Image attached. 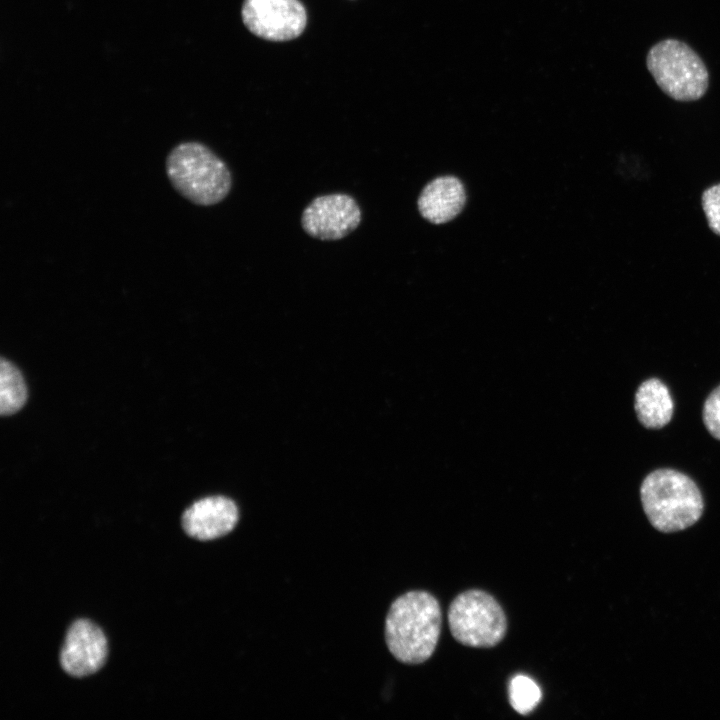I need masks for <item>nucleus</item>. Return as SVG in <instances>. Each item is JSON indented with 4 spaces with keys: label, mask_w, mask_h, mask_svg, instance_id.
<instances>
[{
    "label": "nucleus",
    "mask_w": 720,
    "mask_h": 720,
    "mask_svg": "<svg viewBox=\"0 0 720 720\" xmlns=\"http://www.w3.org/2000/svg\"><path fill=\"white\" fill-rule=\"evenodd\" d=\"M438 600L426 591H409L390 606L385 620V642L394 658L416 665L434 653L441 632Z\"/></svg>",
    "instance_id": "1"
},
{
    "label": "nucleus",
    "mask_w": 720,
    "mask_h": 720,
    "mask_svg": "<svg viewBox=\"0 0 720 720\" xmlns=\"http://www.w3.org/2000/svg\"><path fill=\"white\" fill-rule=\"evenodd\" d=\"M166 174L173 188L185 199L200 206L215 205L232 187L226 163L200 142H182L166 158Z\"/></svg>",
    "instance_id": "3"
},
{
    "label": "nucleus",
    "mask_w": 720,
    "mask_h": 720,
    "mask_svg": "<svg viewBox=\"0 0 720 720\" xmlns=\"http://www.w3.org/2000/svg\"><path fill=\"white\" fill-rule=\"evenodd\" d=\"M509 701L512 708L522 714L530 713L541 699V690L529 677L515 676L509 684Z\"/></svg>",
    "instance_id": "13"
},
{
    "label": "nucleus",
    "mask_w": 720,
    "mask_h": 720,
    "mask_svg": "<svg viewBox=\"0 0 720 720\" xmlns=\"http://www.w3.org/2000/svg\"><path fill=\"white\" fill-rule=\"evenodd\" d=\"M702 207L710 229L720 236V183L703 192Z\"/></svg>",
    "instance_id": "14"
},
{
    "label": "nucleus",
    "mask_w": 720,
    "mask_h": 720,
    "mask_svg": "<svg viewBox=\"0 0 720 720\" xmlns=\"http://www.w3.org/2000/svg\"><path fill=\"white\" fill-rule=\"evenodd\" d=\"M466 194L462 182L454 176H439L422 189L417 207L421 216L433 224L454 219L463 209Z\"/></svg>",
    "instance_id": "10"
},
{
    "label": "nucleus",
    "mask_w": 720,
    "mask_h": 720,
    "mask_svg": "<svg viewBox=\"0 0 720 720\" xmlns=\"http://www.w3.org/2000/svg\"><path fill=\"white\" fill-rule=\"evenodd\" d=\"M635 411L640 423L659 429L672 418L673 401L667 386L657 378L644 381L635 393Z\"/></svg>",
    "instance_id": "11"
},
{
    "label": "nucleus",
    "mask_w": 720,
    "mask_h": 720,
    "mask_svg": "<svg viewBox=\"0 0 720 720\" xmlns=\"http://www.w3.org/2000/svg\"><path fill=\"white\" fill-rule=\"evenodd\" d=\"M239 520L236 503L225 496H208L195 501L181 517L184 532L197 540L209 541L230 533Z\"/></svg>",
    "instance_id": "9"
},
{
    "label": "nucleus",
    "mask_w": 720,
    "mask_h": 720,
    "mask_svg": "<svg viewBox=\"0 0 720 720\" xmlns=\"http://www.w3.org/2000/svg\"><path fill=\"white\" fill-rule=\"evenodd\" d=\"M27 399L22 374L10 361L0 360V414L9 416L19 411Z\"/></svg>",
    "instance_id": "12"
},
{
    "label": "nucleus",
    "mask_w": 720,
    "mask_h": 720,
    "mask_svg": "<svg viewBox=\"0 0 720 720\" xmlns=\"http://www.w3.org/2000/svg\"><path fill=\"white\" fill-rule=\"evenodd\" d=\"M703 422L708 432L720 440V385L709 394L704 403Z\"/></svg>",
    "instance_id": "15"
},
{
    "label": "nucleus",
    "mask_w": 720,
    "mask_h": 720,
    "mask_svg": "<svg viewBox=\"0 0 720 720\" xmlns=\"http://www.w3.org/2000/svg\"><path fill=\"white\" fill-rule=\"evenodd\" d=\"M646 64L657 85L672 99L695 101L707 91V68L684 42L666 39L657 43L649 50Z\"/></svg>",
    "instance_id": "4"
},
{
    "label": "nucleus",
    "mask_w": 720,
    "mask_h": 720,
    "mask_svg": "<svg viewBox=\"0 0 720 720\" xmlns=\"http://www.w3.org/2000/svg\"><path fill=\"white\" fill-rule=\"evenodd\" d=\"M448 623L457 642L475 648L496 646L507 631L501 605L492 595L477 589L454 598L448 610Z\"/></svg>",
    "instance_id": "5"
},
{
    "label": "nucleus",
    "mask_w": 720,
    "mask_h": 720,
    "mask_svg": "<svg viewBox=\"0 0 720 720\" xmlns=\"http://www.w3.org/2000/svg\"><path fill=\"white\" fill-rule=\"evenodd\" d=\"M361 209L356 200L344 193L321 195L304 209L301 225L311 237L339 240L353 232L361 222Z\"/></svg>",
    "instance_id": "7"
},
{
    "label": "nucleus",
    "mask_w": 720,
    "mask_h": 720,
    "mask_svg": "<svg viewBox=\"0 0 720 720\" xmlns=\"http://www.w3.org/2000/svg\"><path fill=\"white\" fill-rule=\"evenodd\" d=\"M107 653V639L101 628L90 620L77 619L67 629L59 663L66 674L82 678L99 671Z\"/></svg>",
    "instance_id": "8"
},
{
    "label": "nucleus",
    "mask_w": 720,
    "mask_h": 720,
    "mask_svg": "<svg viewBox=\"0 0 720 720\" xmlns=\"http://www.w3.org/2000/svg\"><path fill=\"white\" fill-rule=\"evenodd\" d=\"M640 498L650 524L662 533L689 528L704 510L696 483L684 473L668 468L657 469L645 477Z\"/></svg>",
    "instance_id": "2"
},
{
    "label": "nucleus",
    "mask_w": 720,
    "mask_h": 720,
    "mask_svg": "<svg viewBox=\"0 0 720 720\" xmlns=\"http://www.w3.org/2000/svg\"><path fill=\"white\" fill-rule=\"evenodd\" d=\"M241 15L251 33L269 41L297 38L307 23L306 10L299 0H244Z\"/></svg>",
    "instance_id": "6"
}]
</instances>
